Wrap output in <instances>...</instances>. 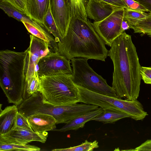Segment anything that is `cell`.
Here are the masks:
<instances>
[{
  "mask_svg": "<svg viewBox=\"0 0 151 151\" xmlns=\"http://www.w3.org/2000/svg\"><path fill=\"white\" fill-rule=\"evenodd\" d=\"M108 56L114 65L112 87L118 98L137 100L141 77L136 49L131 35L125 32L112 42Z\"/></svg>",
  "mask_w": 151,
  "mask_h": 151,
  "instance_id": "obj_1",
  "label": "cell"
},
{
  "mask_svg": "<svg viewBox=\"0 0 151 151\" xmlns=\"http://www.w3.org/2000/svg\"><path fill=\"white\" fill-rule=\"evenodd\" d=\"M89 20L72 17L65 36L58 43V52L68 59L76 58L105 61L108 50Z\"/></svg>",
  "mask_w": 151,
  "mask_h": 151,
  "instance_id": "obj_2",
  "label": "cell"
},
{
  "mask_svg": "<svg viewBox=\"0 0 151 151\" xmlns=\"http://www.w3.org/2000/svg\"><path fill=\"white\" fill-rule=\"evenodd\" d=\"M26 52L0 51V85L9 103L17 106L23 101L25 86Z\"/></svg>",
  "mask_w": 151,
  "mask_h": 151,
  "instance_id": "obj_3",
  "label": "cell"
},
{
  "mask_svg": "<svg viewBox=\"0 0 151 151\" xmlns=\"http://www.w3.org/2000/svg\"><path fill=\"white\" fill-rule=\"evenodd\" d=\"M40 91L45 102L55 106L80 102V95L72 74H60L39 77Z\"/></svg>",
  "mask_w": 151,
  "mask_h": 151,
  "instance_id": "obj_4",
  "label": "cell"
},
{
  "mask_svg": "<svg viewBox=\"0 0 151 151\" xmlns=\"http://www.w3.org/2000/svg\"><path fill=\"white\" fill-rule=\"evenodd\" d=\"M76 85L80 95V102L97 106L103 110L120 111L136 121L142 120L148 115L142 104L137 100H124L103 95Z\"/></svg>",
  "mask_w": 151,
  "mask_h": 151,
  "instance_id": "obj_5",
  "label": "cell"
},
{
  "mask_svg": "<svg viewBox=\"0 0 151 151\" xmlns=\"http://www.w3.org/2000/svg\"><path fill=\"white\" fill-rule=\"evenodd\" d=\"M17 107L19 111L27 117L40 113L50 115L57 120V124H66L75 118L78 113L77 107L74 104L55 106L45 102L40 91L24 99Z\"/></svg>",
  "mask_w": 151,
  "mask_h": 151,
  "instance_id": "obj_6",
  "label": "cell"
},
{
  "mask_svg": "<svg viewBox=\"0 0 151 151\" xmlns=\"http://www.w3.org/2000/svg\"><path fill=\"white\" fill-rule=\"evenodd\" d=\"M88 59L76 58L71 59L72 80L77 85L90 91L111 96L117 97L112 87L106 79L97 74L89 66Z\"/></svg>",
  "mask_w": 151,
  "mask_h": 151,
  "instance_id": "obj_7",
  "label": "cell"
},
{
  "mask_svg": "<svg viewBox=\"0 0 151 151\" xmlns=\"http://www.w3.org/2000/svg\"><path fill=\"white\" fill-rule=\"evenodd\" d=\"M124 9L116 8L103 20L92 23L96 32L105 44L111 47L114 40L124 32L122 28V23Z\"/></svg>",
  "mask_w": 151,
  "mask_h": 151,
  "instance_id": "obj_8",
  "label": "cell"
},
{
  "mask_svg": "<svg viewBox=\"0 0 151 151\" xmlns=\"http://www.w3.org/2000/svg\"><path fill=\"white\" fill-rule=\"evenodd\" d=\"M30 38L29 46L25 50V83L37 72V65L40 59L51 52L48 42L32 35H30Z\"/></svg>",
  "mask_w": 151,
  "mask_h": 151,
  "instance_id": "obj_9",
  "label": "cell"
},
{
  "mask_svg": "<svg viewBox=\"0 0 151 151\" xmlns=\"http://www.w3.org/2000/svg\"><path fill=\"white\" fill-rule=\"evenodd\" d=\"M70 60L58 52H50L41 58L37 65L39 76H48L60 74H72Z\"/></svg>",
  "mask_w": 151,
  "mask_h": 151,
  "instance_id": "obj_10",
  "label": "cell"
},
{
  "mask_svg": "<svg viewBox=\"0 0 151 151\" xmlns=\"http://www.w3.org/2000/svg\"><path fill=\"white\" fill-rule=\"evenodd\" d=\"M48 135L47 131L37 132L16 127L9 132L0 135V143L25 145L33 141L45 143Z\"/></svg>",
  "mask_w": 151,
  "mask_h": 151,
  "instance_id": "obj_11",
  "label": "cell"
},
{
  "mask_svg": "<svg viewBox=\"0 0 151 151\" xmlns=\"http://www.w3.org/2000/svg\"><path fill=\"white\" fill-rule=\"evenodd\" d=\"M50 10L60 34L65 35L71 18L69 0H49Z\"/></svg>",
  "mask_w": 151,
  "mask_h": 151,
  "instance_id": "obj_12",
  "label": "cell"
},
{
  "mask_svg": "<svg viewBox=\"0 0 151 151\" xmlns=\"http://www.w3.org/2000/svg\"><path fill=\"white\" fill-rule=\"evenodd\" d=\"M116 8L100 0H87L85 6L87 17L94 22L103 20Z\"/></svg>",
  "mask_w": 151,
  "mask_h": 151,
  "instance_id": "obj_13",
  "label": "cell"
},
{
  "mask_svg": "<svg viewBox=\"0 0 151 151\" xmlns=\"http://www.w3.org/2000/svg\"><path fill=\"white\" fill-rule=\"evenodd\" d=\"M33 131L43 132L53 130L56 128L57 120L52 116L44 113L31 115L27 117Z\"/></svg>",
  "mask_w": 151,
  "mask_h": 151,
  "instance_id": "obj_14",
  "label": "cell"
},
{
  "mask_svg": "<svg viewBox=\"0 0 151 151\" xmlns=\"http://www.w3.org/2000/svg\"><path fill=\"white\" fill-rule=\"evenodd\" d=\"M49 5V0H27L26 15L43 24Z\"/></svg>",
  "mask_w": 151,
  "mask_h": 151,
  "instance_id": "obj_15",
  "label": "cell"
},
{
  "mask_svg": "<svg viewBox=\"0 0 151 151\" xmlns=\"http://www.w3.org/2000/svg\"><path fill=\"white\" fill-rule=\"evenodd\" d=\"M104 112L101 107L89 111L78 116L65 124V125L59 129L53 131L64 132L70 130H77L83 128L87 122L93 120Z\"/></svg>",
  "mask_w": 151,
  "mask_h": 151,
  "instance_id": "obj_16",
  "label": "cell"
},
{
  "mask_svg": "<svg viewBox=\"0 0 151 151\" xmlns=\"http://www.w3.org/2000/svg\"><path fill=\"white\" fill-rule=\"evenodd\" d=\"M19 110L17 106L14 105L6 107L3 110L0 108V135L6 134L16 127V116Z\"/></svg>",
  "mask_w": 151,
  "mask_h": 151,
  "instance_id": "obj_17",
  "label": "cell"
},
{
  "mask_svg": "<svg viewBox=\"0 0 151 151\" xmlns=\"http://www.w3.org/2000/svg\"><path fill=\"white\" fill-rule=\"evenodd\" d=\"M0 8L9 17H12L17 21L29 23L38 28H45L43 25L32 19L15 9L7 3L0 0Z\"/></svg>",
  "mask_w": 151,
  "mask_h": 151,
  "instance_id": "obj_18",
  "label": "cell"
},
{
  "mask_svg": "<svg viewBox=\"0 0 151 151\" xmlns=\"http://www.w3.org/2000/svg\"><path fill=\"white\" fill-rule=\"evenodd\" d=\"M130 117L127 114L120 111L105 110L104 112L94 118L93 120L104 124L113 123L119 120Z\"/></svg>",
  "mask_w": 151,
  "mask_h": 151,
  "instance_id": "obj_19",
  "label": "cell"
},
{
  "mask_svg": "<svg viewBox=\"0 0 151 151\" xmlns=\"http://www.w3.org/2000/svg\"><path fill=\"white\" fill-rule=\"evenodd\" d=\"M43 24L46 29L54 37L58 43L62 39L52 14L49 5L44 19Z\"/></svg>",
  "mask_w": 151,
  "mask_h": 151,
  "instance_id": "obj_20",
  "label": "cell"
},
{
  "mask_svg": "<svg viewBox=\"0 0 151 151\" xmlns=\"http://www.w3.org/2000/svg\"><path fill=\"white\" fill-rule=\"evenodd\" d=\"M87 0H69L71 8V18L80 17L85 20H88L85 9Z\"/></svg>",
  "mask_w": 151,
  "mask_h": 151,
  "instance_id": "obj_21",
  "label": "cell"
},
{
  "mask_svg": "<svg viewBox=\"0 0 151 151\" xmlns=\"http://www.w3.org/2000/svg\"><path fill=\"white\" fill-rule=\"evenodd\" d=\"M148 13L145 12L133 10L130 9H125L124 18L129 23L130 29H132L139 21L145 18Z\"/></svg>",
  "mask_w": 151,
  "mask_h": 151,
  "instance_id": "obj_22",
  "label": "cell"
},
{
  "mask_svg": "<svg viewBox=\"0 0 151 151\" xmlns=\"http://www.w3.org/2000/svg\"><path fill=\"white\" fill-rule=\"evenodd\" d=\"M132 29L134 33L140 34L141 36L146 35L151 37V13H148L145 18L133 26Z\"/></svg>",
  "mask_w": 151,
  "mask_h": 151,
  "instance_id": "obj_23",
  "label": "cell"
},
{
  "mask_svg": "<svg viewBox=\"0 0 151 151\" xmlns=\"http://www.w3.org/2000/svg\"><path fill=\"white\" fill-rule=\"evenodd\" d=\"M40 91V81L37 72L35 73L30 80L25 83L24 99Z\"/></svg>",
  "mask_w": 151,
  "mask_h": 151,
  "instance_id": "obj_24",
  "label": "cell"
},
{
  "mask_svg": "<svg viewBox=\"0 0 151 151\" xmlns=\"http://www.w3.org/2000/svg\"><path fill=\"white\" fill-rule=\"evenodd\" d=\"M99 147L98 142L95 140L93 142H89L86 140L84 142L80 145L70 147L55 149L52 150L53 151H92Z\"/></svg>",
  "mask_w": 151,
  "mask_h": 151,
  "instance_id": "obj_25",
  "label": "cell"
},
{
  "mask_svg": "<svg viewBox=\"0 0 151 151\" xmlns=\"http://www.w3.org/2000/svg\"><path fill=\"white\" fill-rule=\"evenodd\" d=\"M40 148L29 145H21L12 144L0 143V151H39Z\"/></svg>",
  "mask_w": 151,
  "mask_h": 151,
  "instance_id": "obj_26",
  "label": "cell"
},
{
  "mask_svg": "<svg viewBox=\"0 0 151 151\" xmlns=\"http://www.w3.org/2000/svg\"><path fill=\"white\" fill-rule=\"evenodd\" d=\"M16 126L23 129L33 131L27 118L19 111L17 115Z\"/></svg>",
  "mask_w": 151,
  "mask_h": 151,
  "instance_id": "obj_27",
  "label": "cell"
},
{
  "mask_svg": "<svg viewBox=\"0 0 151 151\" xmlns=\"http://www.w3.org/2000/svg\"><path fill=\"white\" fill-rule=\"evenodd\" d=\"M16 9L26 14L27 0H2Z\"/></svg>",
  "mask_w": 151,
  "mask_h": 151,
  "instance_id": "obj_28",
  "label": "cell"
},
{
  "mask_svg": "<svg viewBox=\"0 0 151 151\" xmlns=\"http://www.w3.org/2000/svg\"><path fill=\"white\" fill-rule=\"evenodd\" d=\"M140 74L145 83L151 84V67L141 66Z\"/></svg>",
  "mask_w": 151,
  "mask_h": 151,
  "instance_id": "obj_29",
  "label": "cell"
},
{
  "mask_svg": "<svg viewBox=\"0 0 151 151\" xmlns=\"http://www.w3.org/2000/svg\"><path fill=\"white\" fill-rule=\"evenodd\" d=\"M123 0L130 9L145 12H148L147 10L143 6L135 0Z\"/></svg>",
  "mask_w": 151,
  "mask_h": 151,
  "instance_id": "obj_30",
  "label": "cell"
},
{
  "mask_svg": "<svg viewBox=\"0 0 151 151\" xmlns=\"http://www.w3.org/2000/svg\"><path fill=\"white\" fill-rule=\"evenodd\" d=\"M116 8L130 9L123 0H100Z\"/></svg>",
  "mask_w": 151,
  "mask_h": 151,
  "instance_id": "obj_31",
  "label": "cell"
},
{
  "mask_svg": "<svg viewBox=\"0 0 151 151\" xmlns=\"http://www.w3.org/2000/svg\"><path fill=\"white\" fill-rule=\"evenodd\" d=\"M132 151H151V139H147L140 145L134 149L130 150Z\"/></svg>",
  "mask_w": 151,
  "mask_h": 151,
  "instance_id": "obj_32",
  "label": "cell"
},
{
  "mask_svg": "<svg viewBox=\"0 0 151 151\" xmlns=\"http://www.w3.org/2000/svg\"><path fill=\"white\" fill-rule=\"evenodd\" d=\"M143 6L148 11L151 13V0H135Z\"/></svg>",
  "mask_w": 151,
  "mask_h": 151,
  "instance_id": "obj_33",
  "label": "cell"
},
{
  "mask_svg": "<svg viewBox=\"0 0 151 151\" xmlns=\"http://www.w3.org/2000/svg\"><path fill=\"white\" fill-rule=\"evenodd\" d=\"M122 28L124 32L125 30L130 29V26L128 22L124 18L122 23Z\"/></svg>",
  "mask_w": 151,
  "mask_h": 151,
  "instance_id": "obj_34",
  "label": "cell"
}]
</instances>
